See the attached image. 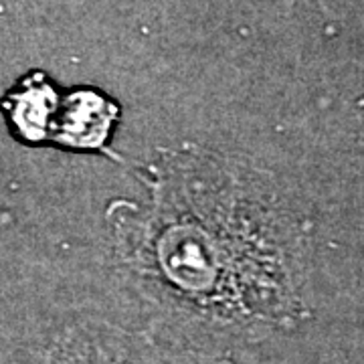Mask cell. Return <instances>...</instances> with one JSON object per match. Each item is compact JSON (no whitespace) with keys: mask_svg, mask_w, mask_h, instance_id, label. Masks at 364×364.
Returning a JSON list of instances; mask_svg holds the SVG:
<instances>
[{"mask_svg":"<svg viewBox=\"0 0 364 364\" xmlns=\"http://www.w3.org/2000/svg\"><path fill=\"white\" fill-rule=\"evenodd\" d=\"M142 200L107 227L136 289L170 322L261 340L308 316V231L267 174L203 148H168L144 170Z\"/></svg>","mask_w":364,"mask_h":364,"instance_id":"obj_1","label":"cell"},{"mask_svg":"<svg viewBox=\"0 0 364 364\" xmlns=\"http://www.w3.org/2000/svg\"><path fill=\"white\" fill-rule=\"evenodd\" d=\"M45 364H235L225 356L184 348L146 332L107 322L67 328L47 352Z\"/></svg>","mask_w":364,"mask_h":364,"instance_id":"obj_2","label":"cell"},{"mask_svg":"<svg viewBox=\"0 0 364 364\" xmlns=\"http://www.w3.org/2000/svg\"><path fill=\"white\" fill-rule=\"evenodd\" d=\"M119 119V105L104 91L77 87L61 95L53 124L51 144L77 152L109 154V142Z\"/></svg>","mask_w":364,"mask_h":364,"instance_id":"obj_3","label":"cell"},{"mask_svg":"<svg viewBox=\"0 0 364 364\" xmlns=\"http://www.w3.org/2000/svg\"><path fill=\"white\" fill-rule=\"evenodd\" d=\"M61 104V93L47 73L31 71L2 97V114L16 140L41 146L51 144L53 124Z\"/></svg>","mask_w":364,"mask_h":364,"instance_id":"obj_4","label":"cell"},{"mask_svg":"<svg viewBox=\"0 0 364 364\" xmlns=\"http://www.w3.org/2000/svg\"><path fill=\"white\" fill-rule=\"evenodd\" d=\"M358 112H360V117H363V124H364V97L358 102Z\"/></svg>","mask_w":364,"mask_h":364,"instance_id":"obj_5","label":"cell"},{"mask_svg":"<svg viewBox=\"0 0 364 364\" xmlns=\"http://www.w3.org/2000/svg\"><path fill=\"white\" fill-rule=\"evenodd\" d=\"M0 364H4V363H2V360H0Z\"/></svg>","mask_w":364,"mask_h":364,"instance_id":"obj_6","label":"cell"}]
</instances>
